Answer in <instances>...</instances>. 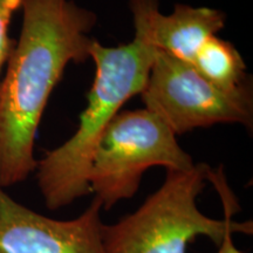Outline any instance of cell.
Listing matches in <instances>:
<instances>
[{"label": "cell", "mask_w": 253, "mask_h": 253, "mask_svg": "<svg viewBox=\"0 0 253 253\" xmlns=\"http://www.w3.org/2000/svg\"><path fill=\"white\" fill-rule=\"evenodd\" d=\"M20 36L0 82V186L36 172L34 144L50 94L71 62L90 59L94 12L74 0H23Z\"/></svg>", "instance_id": "1"}, {"label": "cell", "mask_w": 253, "mask_h": 253, "mask_svg": "<svg viewBox=\"0 0 253 253\" xmlns=\"http://www.w3.org/2000/svg\"><path fill=\"white\" fill-rule=\"evenodd\" d=\"M237 203L221 170L195 164L167 170L166 179L137 210L103 226L106 253H186L197 237L219 245L235 223Z\"/></svg>", "instance_id": "3"}, {"label": "cell", "mask_w": 253, "mask_h": 253, "mask_svg": "<svg viewBox=\"0 0 253 253\" xmlns=\"http://www.w3.org/2000/svg\"><path fill=\"white\" fill-rule=\"evenodd\" d=\"M194 158L177 142L176 135L147 108L120 112L101 135L89 176L90 192L110 210L138 191L142 177L154 167L184 171Z\"/></svg>", "instance_id": "4"}, {"label": "cell", "mask_w": 253, "mask_h": 253, "mask_svg": "<svg viewBox=\"0 0 253 253\" xmlns=\"http://www.w3.org/2000/svg\"><path fill=\"white\" fill-rule=\"evenodd\" d=\"M23 0H0V71L6 65L15 40L9 37V24L13 14L21 7Z\"/></svg>", "instance_id": "9"}, {"label": "cell", "mask_w": 253, "mask_h": 253, "mask_svg": "<svg viewBox=\"0 0 253 253\" xmlns=\"http://www.w3.org/2000/svg\"><path fill=\"white\" fill-rule=\"evenodd\" d=\"M156 53L138 27L126 45L106 47L96 40L91 43L95 78L77 131L37 164L38 188L48 210L66 208L90 194L88 176L95 147L123 104L142 93Z\"/></svg>", "instance_id": "2"}, {"label": "cell", "mask_w": 253, "mask_h": 253, "mask_svg": "<svg viewBox=\"0 0 253 253\" xmlns=\"http://www.w3.org/2000/svg\"><path fill=\"white\" fill-rule=\"evenodd\" d=\"M245 233V235H252L253 224L251 220L246 221H235L232 225L227 227L225 233H224L223 239L220 244L218 245L217 253H242L240 250L236 248L235 242H233V235L235 233Z\"/></svg>", "instance_id": "10"}, {"label": "cell", "mask_w": 253, "mask_h": 253, "mask_svg": "<svg viewBox=\"0 0 253 253\" xmlns=\"http://www.w3.org/2000/svg\"><path fill=\"white\" fill-rule=\"evenodd\" d=\"M158 0H129L134 27L141 28L155 48L192 63L207 41L225 26L226 15L210 7L177 4L163 15Z\"/></svg>", "instance_id": "7"}, {"label": "cell", "mask_w": 253, "mask_h": 253, "mask_svg": "<svg viewBox=\"0 0 253 253\" xmlns=\"http://www.w3.org/2000/svg\"><path fill=\"white\" fill-rule=\"evenodd\" d=\"M191 65L202 77L221 89L233 90L251 82L240 53L232 43L217 36L202 46Z\"/></svg>", "instance_id": "8"}, {"label": "cell", "mask_w": 253, "mask_h": 253, "mask_svg": "<svg viewBox=\"0 0 253 253\" xmlns=\"http://www.w3.org/2000/svg\"><path fill=\"white\" fill-rule=\"evenodd\" d=\"M102 210L94 197L77 218L54 219L19 203L0 186V253H106Z\"/></svg>", "instance_id": "6"}, {"label": "cell", "mask_w": 253, "mask_h": 253, "mask_svg": "<svg viewBox=\"0 0 253 253\" xmlns=\"http://www.w3.org/2000/svg\"><path fill=\"white\" fill-rule=\"evenodd\" d=\"M153 112L176 136L218 123L253 126L252 82L233 90L221 89L202 77L191 63L157 50L141 93Z\"/></svg>", "instance_id": "5"}]
</instances>
